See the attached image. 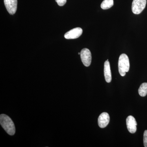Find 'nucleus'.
Segmentation results:
<instances>
[{
  "instance_id": "obj_1",
  "label": "nucleus",
  "mask_w": 147,
  "mask_h": 147,
  "mask_svg": "<svg viewBox=\"0 0 147 147\" xmlns=\"http://www.w3.org/2000/svg\"><path fill=\"white\" fill-rule=\"evenodd\" d=\"M0 124L7 134L11 136L15 134V125L13 121L9 116L5 114L1 115Z\"/></svg>"
},
{
  "instance_id": "obj_2",
  "label": "nucleus",
  "mask_w": 147,
  "mask_h": 147,
  "mask_svg": "<svg viewBox=\"0 0 147 147\" xmlns=\"http://www.w3.org/2000/svg\"><path fill=\"white\" fill-rule=\"evenodd\" d=\"M129 59L126 54H122L120 56L118 62L119 73L121 76H125L126 72H128L129 69Z\"/></svg>"
},
{
  "instance_id": "obj_3",
  "label": "nucleus",
  "mask_w": 147,
  "mask_h": 147,
  "mask_svg": "<svg viewBox=\"0 0 147 147\" xmlns=\"http://www.w3.org/2000/svg\"><path fill=\"white\" fill-rule=\"evenodd\" d=\"M147 0H133L131 5L132 12L135 14H140L144 9Z\"/></svg>"
},
{
  "instance_id": "obj_4",
  "label": "nucleus",
  "mask_w": 147,
  "mask_h": 147,
  "mask_svg": "<svg viewBox=\"0 0 147 147\" xmlns=\"http://www.w3.org/2000/svg\"><path fill=\"white\" fill-rule=\"evenodd\" d=\"M81 58L83 63L86 67H89L91 63L92 55L90 51L87 48H84L81 51Z\"/></svg>"
},
{
  "instance_id": "obj_5",
  "label": "nucleus",
  "mask_w": 147,
  "mask_h": 147,
  "mask_svg": "<svg viewBox=\"0 0 147 147\" xmlns=\"http://www.w3.org/2000/svg\"><path fill=\"white\" fill-rule=\"evenodd\" d=\"M83 30L80 28H76L66 33L64 37L66 39H76L82 35Z\"/></svg>"
},
{
  "instance_id": "obj_6",
  "label": "nucleus",
  "mask_w": 147,
  "mask_h": 147,
  "mask_svg": "<svg viewBox=\"0 0 147 147\" xmlns=\"http://www.w3.org/2000/svg\"><path fill=\"white\" fill-rule=\"evenodd\" d=\"M5 5L9 14L16 13L17 7V0H4Z\"/></svg>"
},
{
  "instance_id": "obj_7",
  "label": "nucleus",
  "mask_w": 147,
  "mask_h": 147,
  "mask_svg": "<svg viewBox=\"0 0 147 147\" xmlns=\"http://www.w3.org/2000/svg\"><path fill=\"white\" fill-rule=\"evenodd\" d=\"M126 121L127 127L128 131L132 134L136 132L137 123L134 117L132 116H129L127 118Z\"/></svg>"
},
{
  "instance_id": "obj_8",
  "label": "nucleus",
  "mask_w": 147,
  "mask_h": 147,
  "mask_svg": "<svg viewBox=\"0 0 147 147\" xmlns=\"http://www.w3.org/2000/svg\"><path fill=\"white\" fill-rule=\"evenodd\" d=\"M110 117L108 113H102L99 115L98 119V126L100 128H105L110 122Z\"/></svg>"
},
{
  "instance_id": "obj_9",
  "label": "nucleus",
  "mask_w": 147,
  "mask_h": 147,
  "mask_svg": "<svg viewBox=\"0 0 147 147\" xmlns=\"http://www.w3.org/2000/svg\"><path fill=\"white\" fill-rule=\"evenodd\" d=\"M104 73L105 81L107 83H110L112 80V74L110 69V62L108 61V59L105 61L104 63Z\"/></svg>"
},
{
  "instance_id": "obj_10",
  "label": "nucleus",
  "mask_w": 147,
  "mask_h": 147,
  "mask_svg": "<svg viewBox=\"0 0 147 147\" xmlns=\"http://www.w3.org/2000/svg\"><path fill=\"white\" fill-rule=\"evenodd\" d=\"M114 5L113 0H104L101 3V8L103 9H107L111 8Z\"/></svg>"
},
{
  "instance_id": "obj_11",
  "label": "nucleus",
  "mask_w": 147,
  "mask_h": 147,
  "mask_svg": "<svg viewBox=\"0 0 147 147\" xmlns=\"http://www.w3.org/2000/svg\"><path fill=\"white\" fill-rule=\"evenodd\" d=\"M138 92L141 96H146L147 94V83H143L139 87Z\"/></svg>"
},
{
  "instance_id": "obj_12",
  "label": "nucleus",
  "mask_w": 147,
  "mask_h": 147,
  "mask_svg": "<svg viewBox=\"0 0 147 147\" xmlns=\"http://www.w3.org/2000/svg\"><path fill=\"white\" fill-rule=\"evenodd\" d=\"M144 144L145 147H147V130H145L144 132Z\"/></svg>"
},
{
  "instance_id": "obj_13",
  "label": "nucleus",
  "mask_w": 147,
  "mask_h": 147,
  "mask_svg": "<svg viewBox=\"0 0 147 147\" xmlns=\"http://www.w3.org/2000/svg\"><path fill=\"white\" fill-rule=\"evenodd\" d=\"M55 1L60 6H63L65 5L67 2V0H55Z\"/></svg>"
},
{
  "instance_id": "obj_14",
  "label": "nucleus",
  "mask_w": 147,
  "mask_h": 147,
  "mask_svg": "<svg viewBox=\"0 0 147 147\" xmlns=\"http://www.w3.org/2000/svg\"><path fill=\"white\" fill-rule=\"evenodd\" d=\"M78 54H79V55H80V54H81V53H78Z\"/></svg>"
}]
</instances>
